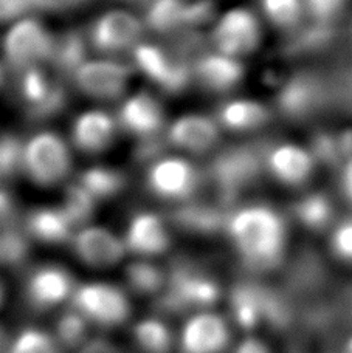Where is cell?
Masks as SVG:
<instances>
[{"mask_svg":"<svg viewBox=\"0 0 352 353\" xmlns=\"http://www.w3.org/2000/svg\"><path fill=\"white\" fill-rule=\"evenodd\" d=\"M86 0H30L31 8L47 12H64L78 8Z\"/></svg>","mask_w":352,"mask_h":353,"instance_id":"cell-36","label":"cell"},{"mask_svg":"<svg viewBox=\"0 0 352 353\" xmlns=\"http://www.w3.org/2000/svg\"><path fill=\"white\" fill-rule=\"evenodd\" d=\"M144 22L134 12L126 10H109L93 23L92 43L104 53H119L134 50L141 42Z\"/></svg>","mask_w":352,"mask_h":353,"instance_id":"cell-8","label":"cell"},{"mask_svg":"<svg viewBox=\"0 0 352 353\" xmlns=\"http://www.w3.org/2000/svg\"><path fill=\"white\" fill-rule=\"evenodd\" d=\"M272 112L261 101L253 98H233L224 103L217 113V123L231 132H256L266 125Z\"/></svg>","mask_w":352,"mask_h":353,"instance_id":"cell-19","label":"cell"},{"mask_svg":"<svg viewBox=\"0 0 352 353\" xmlns=\"http://www.w3.org/2000/svg\"><path fill=\"white\" fill-rule=\"evenodd\" d=\"M132 54L138 70L165 90L179 92L188 84L190 70L154 43L140 42L132 50Z\"/></svg>","mask_w":352,"mask_h":353,"instance_id":"cell-11","label":"cell"},{"mask_svg":"<svg viewBox=\"0 0 352 353\" xmlns=\"http://www.w3.org/2000/svg\"><path fill=\"white\" fill-rule=\"evenodd\" d=\"M28 232L17 225L0 230V262L6 265L22 263L28 256Z\"/></svg>","mask_w":352,"mask_h":353,"instance_id":"cell-30","label":"cell"},{"mask_svg":"<svg viewBox=\"0 0 352 353\" xmlns=\"http://www.w3.org/2000/svg\"><path fill=\"white\" fill-rule=\"evenodd\" d=\"M228 232L237 253L255 267H273L284 253V223L270 208L248 206L237 211L230 219Z\"/></svg>","mask_w":352,"mask_h":353,"instance_id":"cell-1","label":"cell"},{"mask_svg":"<svg viewBox=\"0 0 352 353\" xmlns=\"http://www.w3.org/2000/svg\"><path fill=\"white\" fill-rule=\"evenodd\" d=\"M123 241L130 253L153 257L165 253L171 243V236L160 216L154 212H138L129 222Z\"/></svg>","mask_w":352,"mask_h":353,"instance_id":"cell-16","label":"cell"},{"mask_svg":"<svg viewBox=\"0 0 352 353\" xmlns=\"http://www.w3.org/2000/svg\"><path fill=\"white\" fill-rule=\"evenodd\" d=\"M118 121L109 112L90 109L75 118L72 124V141L83 152L97 154L108 149L114 141Z\"/></svg>","mask_w":352,"mask_h":353,"instance_id":"cell-17","label":"cell"},{"mask_svg":"<svg viewBox=\"0 0 352 353\" xmlns=\"http://www.w3.org/2000/svg\"><path fill=\"white\" fill-rule=\"evenodd\" d=\"M0 339H2V332H0Z\"/></svg>","mask_w":352,"mask_h":353,"instance_id":"cell-42","label":"cell"},{"mask_svg":"<svg viewBox=\"0 0 352 353\" xmlns=\"http://www.w3.org/2000/svg\"><path fill=\"white\" fill-rule=\"evenodd\" d=\"M301 211H303L306 222H309L311 225L324 222L326 216H328V206L324 205V200L322 199H309L303 205Z\"/></svg>","mask_w":352,"mask_h":353,"instance_id":"cell-37","label":"cell"},{"mask_svg":"<svg viewBox=\"0 0 352 353\" xmlns=\"http://www.w3.org/2000/svg\"><path fill=\"white\" fill-rule=\"evenodd\" d=\"M10 353H61V345L53 335L36 327H30L14 338Z\"/></svg>","mask_w":352,"mask_h":353,"instance_id":"cell-29","label":"cell"},{"mask_svg":"<svg viewBox=\"0 0 352 353\" xmlns=\"http://www.w3.org/2000/svg\"><path fill=\"white\" fill-rule=\"evenodd\" d=\"M72 168V155L64 138L52 130L37 132L23 143V171L31 181L53 186L66 179Z\"/></svg>","mask_w":352,"mask_h":353,"instance_id":"cell-3","label":"cell"},{"mask_svg":"<svg viewBox=\"0 0 352 353\" xmlns=\"http://www.w3.org/2000/svg\"><path fill=\"white\" fill-rule=\"evenodd\" d=\"M342 185L344 194L352 201V155L344 161V166L342 169Z\"/></svg>","mask_w":352,"mask_h":353,"instance_id":"cell-39","label":"cell"},{"mask_svg":"<svg viewBox=\"0 0 352 353\" xmlns=\"http://www.w3.org/2000/svg\"><path fill=\"white\" fill-rule=\"evenodd\" d=\"M221 125L204 113H185L169 124L168 141L190 154H204L215 148L221 137Z\"/></svg>","mask_w":352,"mask_h":353,"instance_id":"cell-12","label":"cell"},{"mask_svg":"<svg viewBox=\"0 0 352 353\" xmlns=\"http://www.w3.org/2000/svg\"><path fill=\"white\" fill-rule=\"evenodd\" d=\"M31 8L30 0H0V22L12 23L28 16Z\"/></svg>","mask_w":352,"mask_h":353,"instance_id":"cell-34","label":"cell"},{"mask_svg":"<svg viewBox=\"0 0 352 353\" xmlns=\"http://www.w3.org/2000/svg\"><path fill=\"white\" fill-rule=\"evenodd\" d=\"M75 254L92 267H110L123 259L126 245L121 237L99 225H86L72 237Z\"/></svg>","mask_w":352,"mask_h":353,"instance_id":"cell-10","label":"cell"},{"mask_svg":"<svg viewBox=\"0 0 352 353\" xmlns=\"http://www.w3.org/2000/svg\"><path fill=\"white\" fill-rule=\"evenodd\" d=\"M2 78H3V73H2V68H0V83H2Z\"/></svg>","mask_w":352,"mask_h":353,"instance_id":"cell-41","label":"cell"},{"mask_svg":"<svg viewBox=\"0 0 352 353\" xmlns=\"http://www.w3.org/2000/svg\"><path fill=\"white\" fill-rule=\"evenodd\" d=\"M332 245L337 256L352 261V222H344L338 226L332 236Z\"/></svg>","mask_w":352,"mask_h":353,"instance_id":"cell-35","label":"cell"},{"mask_svg":"<svg viewBox=\"0 0 352 353\" xmlns=\"http://www.w3.org/2000/svg\"><path fill=\"white\" fill-rule=\"evenodd\" d=\"M349 0H304L306 11L317 21H332L346 8Z\"/></svg>","mask_w":352,"mask_h":353,"instance_id":"cell-32","label":"cell"},{"mask_svg":"<svg viewBox=\"0 0 352 353\" xmlns=\"http://www.w3.org/2000/svg\"><path fill=\"white\" fill-rule=\"evenodd\" d=\"M23 171V143L16 137H0V181Z\"/></svg>","mask_w":352,"mask_h":353,"instance_id":"cell-31","label":"cell"},{"mask_svg":"<svg viewBox=\"0 0 352 353\" xmlns=\"http://www.w3.org/2000/svg\"><path fill=\"white\" fill-rule=\"evenodd\" d=\"M261 12L273 27L292 30L303 19L306 6L304 0H261Z\"/></svg>","mask_w":352,"mask_h":353,"instance_id":"cell-27","label":"cell"},{"mask_svg":"<svg viewBox=\"0 0 352 353\" xmlns=\"http://www.w3.org/2000/svg\"><path fill=\"white\" fill-rule=\"evenodd\" d=\"M219 298V287L208 274L190 265H179L166 274V283L159 294L162 308L171 313L205 310Z\"/></svg>","mask_w":352,"mask_h":353,"instance_id":"cell-2","label":"cell"},{"mask_svg":"<svg viewBox=\"0 0 352 353\" xmlns=\"http://www.w3.org/2000/svg\"><path fill=\"white\" fill-rule=\"evenodd\" d=\"M19 206L8 189L0 186V230L17 225Z\"/></svg>","mask_w":352,"mask_h":353,"instance_id":"cell-33","label":"cell"},{"mask_svg":"<svg viewBox=\"0 0 352 353\" xmlns=\"http://www.w3.org/2000/svg\"><path fill=\"white\" fill-rule=\"evenodd\" d=\"M97 203L98 200L77 181L67 188L64 201L59 206L75 226V230H79L89 225L93 212L97 210Z\"/></svg>","mask_w":352,"mask_h":353,"instance_id":"cell-25","label":"cell"},{"mask_svg":"<svg viewBox=\"0 0 352 353\" xmlns=\"http://www.w3.org/2000/svg\"><path fill=\"white\" fill-rule=\"evenodd\" d=\"M126 281L129 287L138 294H160L166 283V273H163L155 263L144 261H135L126 268Z\"/></svg>","mask_w":352,"mask_h":353,"instance_id":"cell-26","label":"cell"},{"mask_svg":"<svg viewBox=\"0 0 352 353\" xmlns=\"http://www.w3.org/2000/svg\"><path fill=\"white\" fill-rule=\"evenodd\" d=\"M75 281L66 268L58 265H43L30 274L27 296L36 308H52L61 302L72 299Z\"/></svg>","mask_w":352,"mask_h":353,"instance_id":"cell-15","label":"cell"},{"mask_svg":"<svg viewBox=\"0 0 352 353\" xmlns=\"http://www.w3.org/2000/svg\"><path fill=\"white\" fill-rule=\"evenodd\" d=\"M235 353H268V350L266 345H264V343L260 341V339L248 338L237 345Z\"/></svg>","mask_w":352,"mask_h":353,"instance_id":"cell-38","label":"cell"},{"mask_svg":"<svg viewBox=\"0 0 352 353\" xmlns=\"http://www.w3.org/2000/svg\"><path fill=\"white\" fill-rule=\"evenodd\" d=\"M118 124L132 135L149 138L165 124V110L160 101L148 92H137L119 105Z\"/></svg>","mask_w":352,"mask_h":353,"instance_id":"cell-14","label":"cell"},{"mask_svg":"<svg viewBox=\"0 0 352 353\" xmlns=\"http://www.w3.org/2000/svg\"><path fill=\"white\" fill-rule=\"evenodd\" d=\"M268 169L286 185H300L313 172V157L300 144L284 143L270 152Z\"/></svg>","mask_w":352,"mask_h":353,"instance_id":"cell-20","label":"cell"},{"mask_svg":"<svg viewBox=\"0 0 352 353\" xmlns=\"http://www.w3.org/2000/svg\"><path fill=\"white\" fill-rule=\"evenodd\" d=\"M230 330L222 316L202 310L186 321L180 332L184 353H219L228 344Z\"/></svg>","mask_w":352,"mask_h":353,"instance_id":"cell-13","label":"cell"},{"mask_svg":"<svg viewBox=\"0 0 352 353\" xmlns=\"http://www.w3.org/2000/svg\"><path fill=\"white\" fill-rule=\"evenodd\" d=\"M194 74L206 88L215 92H228L244 79L245 67L241 59L213 52L199 58L194 65Z\"/></svg>","mask_w":352,"mask_h":353,"instance_id":"cell-18","label":"cell"},{"mask_svg":"<svg viewBox=\"0 0 352 353\" xmlns=\"http://www.w3.org/2000/svg\"><path fill=\"white\" fill-rule=\"evenodd\" d=\"M73 308L90 324L114 327L123 324L130 314V302L121 290L108 282H86L72 294Z\"/></svg>","mask_w":352,"mask_h":353,"instance_id":"cell-6","label":"cell"},{"mask_svg":"<svg viewBox=\"0 0 352 353\" xmlns=\"http://www.w3.org/2000/svg\"><path fill=\"white\" fill-rule=\"evenodd\" d=\"M134 339L146 353H169L174 336L165 321L160 318H143L134 325Z\"/></svg>","mask_w":352,"mask_h":353,"instance_id":"cell-23","label":"cell"},{"mask_svg":"<svg viewBox=\"0 0 352 353\" xmlns=\"http://www.w3.org/2000/svg\"><path fill=\"white\" fill-rule=\"evenodd\" d=\"M25 231L36 241L59 245L70 242L77 230L61 206H43L28 214L25 220Z\"/></svg>","mask_w":352,"mask_h":353,"instance_id":"cell-22","label":"cell"},{"mask_svg":"<svg viewBox=\"0 0 352 353\" xmlns=\"http://www.w3.org/2000/svg\"><path fill=\"white\" fill-rule=\"evenodd\" d=\"M89 321L81 314L77 308L61 314L56 323V341L64 347H83L87 341Z\"/></svg>","mask_w":352,"mask_h":353,"instance_id":"cell-28","label":"cell"},{"mask_svg":"<svg viewBox=\"0 0 352 353\" xmlns=\"http://www.w3.org/2000/svg\"><path fill=\"white\" fill-rule=\"evenodd\" d=\"M78 183L99 201L114 197L121 191L124 186V176L118 169L109 166H93L81 174Z\"/></svg>","mask_w":352,"mask_h":353,"instance_id":"cell-24","label":"cell"},{"mask_svg":"<svg viewBox=\"0 0 352 353\" xmlns=\"http://www.w3.org/2000/svg\"><path fill=\"white\" fill-rule=\"evenodd\" d=\"M56 42L46 25L31 16H25L10 25L3 36V56L17 70L37 68L55 53Z\"/></svg>","mask_w":352,"mask_h":353,"instance_id":"cell-4","label":"cell"},{"mask_svg":"<svg viewBox=\"0 0 352 353\" xmlns=\"http://www.w3.org/2000/svg\"><path fill=\"white\" fill-rule=\"evenodd\" d=\"M3 298H5V292H3V287H2V283H0V305H2Z\"/></svg>","mask_w":352,"mask_h":353,"instance_id":"cell-40","label":"cell"},{"mask_svg":"<svg viewBox=\"0 0 352 353\" xmlns=\"http://www.w3.org/2000/svg\"><path fill=\"white\" fill-rule=\"evenodd\" d=\"M202 3L186 0H154L144 19V25L160 33H171L188 23L202 21Z\"/></svg>","mask_w":352,"mask_h":353,"instance_id":"cell-21","label":"cell"},{"mask_svg":"<svg viewBox=\"0 0 352 353\" xmlns=\"http://www.w3.org/2000/svg\"><path fill=\"white\" fill-rule=\"evenodd\" d=\"M130 68L115 59H86L73 72L75 84L87 97L115 99L126 92L130 81Z\"/></svg>","mask_w":352,"mask_h":353,"instance_id":"cell-7","label":"cell"},{"mask_svg":"<svg viewBox=\"0 0 352 353\" xmlns=\"http://www.w3.org/2000/svg\"><path fill=\"white\" fill-rule=\"evenodd\" d=\"M197 171L182 157H162L149 168V188L163 199L184 200L197 188Z\"/></svg>","mask_w":352,"mask_h":353,"instance_id":"cell-9","label":"cell"},{"mask_svg":"<svg viewBox=\"0 0 352 353\" xmlns=\"http://www.w3.org/2000/svg\"><path fill=\"white\" fill-rule=\"evenodd\" d=\"M262 21L247 6H233L216 19L211 28V42L219 53L244 59L262 43Z\"/></svg>","mask_w":352,"mask_h":353,"instance_id":"cell-5","label":"cell"}]
</instances>
